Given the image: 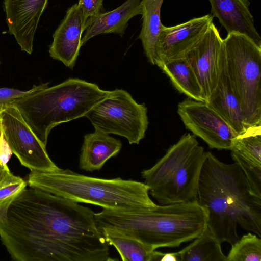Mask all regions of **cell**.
<instances>
[{
  "mask_svg": "<svg viewBox=\"0 0 261 261\" xmlns=\"http://www.w3.org/2000/svg\"><path fill=\"white\" fill-rule=\"evenodd\" d=\"M48 83H42L38 85H34L28 91H21L11 88H0V112L6 108L14 106L15 103L20 99L47 87Z\"/></svg>",
  "mask_w": 261,
  "mask_h": 261,
  "instance_id": "obj_27",
  "label": "cell"
},
{
  "mask_svg": "<svg viewBox=\"0 0 261 261\" xmlns=\"http://www.w3.org/2000/svg\"><path fill=\"white\" fill-rule=\"evenodd\" d=\"M228 261H261V239L249 232L231 245Z\"/></svg>",
  "mask_w": 261,
  "mask_h": 261,
  "instance_id": "obj_24",
  "label": "cell"
},
{
  "mask_svg": "<svg viewBox=\"0 0 261 261\" xmlns=\"http://www.w3.org/2000/svg\"><path fill=\"white\" fill-rule=\"evenodd\" d=\"M164 0H141L142 25L138 36L144 54L152 65L155 64V45L163 25L161 9Z\"/></svg>",
  "mask_w": 261,
  "mask_h": 261,
  "instance_id": "obj_20",
  "label": "cell"
},
{
  "mask_svg": "<svg viewBox=\"0 0 261 261\" xmlns=\"http://www.w3.org/2000/svg\"><path fill=\"white\" fill-rule=\"evenodd\" d=\"M12 152L6 142L1 131L0 136V163L3 166L7 165Z\"/></svg>",
  "mask_w": 261,
  "mask_h": 261,
  "instance_id": "obj_29",
  "label": "cell"
},
{
  "mask_svg": "<svg viewBox=\"0 0 261 261\" xmlns=\"http://www.w3.org/2000/svg\"><path fill=\"white\" fill-rule=\"evenodd\" d=\"M103 0H79L77 5L81 9L85 20L103 12Z\"/></svg>",
  "mask_w": 261,
  "mask_h": 261,
  "instance_id": "obj_28",
  "label": "cell"
},
{
  "mask_svg": "<svg viewBox=\"0 0 261 261\" xmlns=\"http://www.w3.org/2000/svg\"><path fill=\"white\" fill-rule=\"evenodd\" d=\"M231 151L245 160L261 166V125L248 127L234 139Z\"/></svg>",
  "mask_w": 261,
  "mask_h": 261,
  "instance_id": "obj_23",
  "label": "cell"
},
{
  "mask_svg": "<svg viewBox=\"0 0 261 261\" xmlns=\"http://www.w3.org/2000/svg\"><path fill=\"white\" fill-rule=\"evenodd\" d=\"M197 200L205 211L206 225L221 244L239 238V225L261 237V198L254 195L236 163L226 164L206 152Z\"/></svg>",
  "mask_w": 261,
  "mask_h": 261,
  "instance_id": "obj_2",
  "label": "cell"
},
{
  "mask_svg": "<svg viewBox=\"0 0 261 261\" xmlns=\"http://www.w3.org/2000/svg\"><path fill=\"white\" fill-rule=\"evenodd\" d=\"M3 135L12 153L31 171H54L60 169L44 145L24 121L14 106L0 112Z\"/></svg>",
  "mask_w": 261,
  "mask_h": 261,
  "instance_id": "obj_9",
  "label": "cell"
},
{
  "mask_svg": "<svg viewBox=\"0 0 261 261\" xmlns=\"http://www.w3.org/2000/svg\"><path fill=\"white\" fill-rule=\"evenodd\" d=\"M47 3L48 0H4L8 32L21 51L32 54L35 33Z\"/></svg>",
  "mask_w": 261,
  "mask_h": 261,
  "instance_id": "obj_13",
  "label": "cell"
},
{
  "mask_svg": "<svg viewBox=\"0 0 261 261\" xmlns=\"http://www.w3.org/2000/svg\"><path fill=\"white\" fill-rule=\"evenodd\" d=\"M161 261H178L176 253H164Z\"/></svg>",
  "mask_w": 261,
  "mask_h": 261,
  "instance_id": "obj_30",
  "label": "cell"
},
{
  "mask_svg": "<svg viewBox=\"0 0 261 261\" xmlns=\"http://www.w3.org/2000/svg\"><path fill=\"white\" fill-rule=\"evenodd\" d=\"M206 102L238 135L244 133L248 128L244 122L239 101L227 74L225 54L217 85Z\"/></svg>",
  "mask_w": 261,
  "mask_h": 261,
  "instance_id": "obj_16",
  "label": "cell"
},
{
  "mask_svg": "<svg viewBox=\"0 0 261 261\" xmlns=\"http://www.w3.org/2000/svg\"><path fill=\"white\" fill-rule=\"evenodd\" d=\"M221 244L206 226L191 243L176 252L178 261H228Z\"/></svg>",
  "mask_w": 261,
  "mask_h": 261,
  "instance_id": "obj_22",
  "label": "cell"
},
{
  "mask_svg": "<svg viewBox=\"0 0 261 261\" xmlns=\"http://www.w3.org/2000/svg\"><path fill=\"white\" fill-rule=\"evenodd\" d=\"M208 1L211 6V15L218 19L228 34L244 35L261 47V37L249 10V0Z\"/></svg>",
  "mask_w": 261,
  "mask_h": 261,
  "instance_id": "obj_15",
  "label": "cell"
},
{
  "mask_svg": "<svg viewBox=\"0 0 261 261\" xmlns=\"http://www.w3.org/2000/svg\"><path fill=\"white\" fill-rule=\"evenodd\" d=\"M27 183L29 187L103 209L131 210L156 204L150 198L144 182L120 177L99 178L60 168L54 171H31Z\"/></svg>",
  "mask_w": 261,
  "mask_h": 261,
  "instance_id": "obj_4",
  "label": "cell"
},
{
  "mask_svg": "<svg viewBox=\"0 0 261 261\" xmlns=\"http://www.w3.org/2000/svg\"><path fill=\"white\" fill-rule=\"evenodd\" d=\"M109 92L96 84L69 78L19 99L14 106L46 146L48 136L54 127L85 116Z\"/></svg>",
  "mask_w": 261,
  "mask_h": 261,
  "instance_id": "obj_5",
  "label": "cell"
},
{
  "mask_svg": "<svg viewBox=\"0 0 261 261\" xmlns=\"http://www.w3.org/2000/svg\"><path fill=\"white\" fill-rule=\"evenodd\" d=\"M86 27L87 21L81 9L77 4H74L67 10L53 34L49 49L50 57L72 69L79 55L82 35Z\"/></svg>",
  "mask_w": 261,
  "mask_h": 261,
  "instance_id": "obj_14",
  "label": "cell"
},
{
  "mask_svg": "<svg viewBox=\"0 0 261 261\" xmlns=\"http://www.w3.org/2000/svg\"><path fill=\"white\" fill-rule=\"evenodd\" d=\"M225 56L223 39L213 22L186 54L207 102L217 85Z\"/></svg>",
  "mask_w": 261,
  "mask_h": 261,
  "instance_id": "obj_11",
  "label": "cell"
},
{
  "mask_svg": "<svg viewBox=\"0 0 261 261\" xmlns=\"http://www.w3.org/2000/svg\"><path fill=\"white\" fill-rule=\"evenodd\" d=\"M10 171L7 165L3 166L0 163V182Z\"/></svg>",
  "mask_w": 261,
  "mask_h": 261,
  "instance_id": "obj_31",
  "label": "cell"
},
{
  "mask_svg": "<svg viewBox=\"0 0 261 261\" xmlns=\"http://www.w3.org/2000/svg\"><path fill=\"white\" fill-rule=\"evenodd\" d=\"M27 182L10 171L0 182V206L13 200L27 187Z\"/></svg>",
  "mask_w": 261,
  "mask_h": 261,
  "instance_id": "obj_26",
  "label": "cell"
},
{
  "mask_svg": "<svg viewBox=\"0 0 261 261\" xmlns=\"http://www.w3.org/2000/svg\"><path fill=\"white\" fill-rule=\"evenodd\" d=\"M177 113L186 128L211 148L230 150L238 135L206 102L188 98L178 103Z\"/></svg>",
  "mask_w": 261,
  "mask_h": 261,
  "instance_id": "obj_10",
  "label": "cell"
},
{
  "mask_svg": "<svg viewBox=\"0 0 261 261\" xmlns=\"http://www.w3.org/2000/svg\"><path fill=\"white\" fill-rule=\"evenodd\" d=\"M109 245L113 246L123 261L160 260L164 253L152 250L138 240L116 231L98 229Z\"/></svg>",
  "mask_w": 261,
  "mask_h": 261,
  "instance_id": "obj_21",
  "label": "cell"
},
{
  "mask_svg": "<svg viewBox=\"0 0 261 261\" xmlns=\"http://www.w3.org/2000/svg\"><path fill=\"white\" fill-rule=\"evenodd\" d=\"M147 108L123 89L109 91L85 115L97 130L126 138L130 144L144 138L148 120Z\"/></svg>",
  "mask_w": 261,
  "mask_h": 261,
  "instance_id": "obj_8",
  "label": "cell"
},
{
  "mask_svg": "<svg viewBox=\"0 0 261 261\" xmlns=\"http://www.w3.org/2000/svg\"><path fill=\"white\" fill-rule=\"evenodd\" d=\"M223 42L227 74L245 123L261 125V47L237 33L227 34Z\"/></svg>",
  "mask_w": 261,
  "mask_h": 261,
  "instance_id": "obj_7",
  "label": "cell"
},
{
  "mask_svg": "<svg viewBox=\"0 0 261 261\" xmlns=\"http://www.w3.org/2000/svg\"><path fill=\"white\" fill-rule=\"evenodd\" d=\"M211 14L170 27L163 26L155 45V64L185 57L213 22Z\"/></svg>",
  "mask_w": 261,
  "mask_h": 261,
  "instance_id": "obj_12",
  "label": "cell"
},
{
  "mask_svg": "<svg viewBox=\"0 0 261 261\" xmlns=\"http://www.w3.org/2000/svg\"><path fill=\"white\" fill-rule=\"evenodd\" d=\"M231 156L244 173L251 192L261 198V166L245 160L232 151Z\"/></svg>",
  "mask_w": 261,
  "mask_h": 261,
  "instance_id": "obj_25",
  "label": "cell"
},
{
  "mask_svg": "<svg viewBox=\"0 0 261 261\" xmlns=\"http://www.w3.org/2000/svg\"><path fill=\"white\" fill-rule=\"evenodd\" d=\"M141 0H127L116 9L101 13L87 21L81 46L90 38L102 34L114 33L121 37L133 17L142 14Z\"/></svg>",
  "mask_w": 261,
  "mask_h": 261,
  "instance_id": "obj_17",
  "label": "cell"
},
{
  "mask_svg": "<svg viewBox=\"0 0 261 261\" xmlns=\"http://www.w3.org/2000/svg\"><path fill=\"white\" fill-rule=\"evenodd\" d=\"M205 154L194 135H183L153 166L142 171L149 193L161 205L196 200Z\"/></svg>",
  "mask_w": 261,
  "mask_h": 261,
  "instance_id": "obj_6",
  "label": "cell"
},
{
  "mask_svg": "<svg viewBox=\"0 0 261 261\" xmlns=\"http://www.w3.org/2000/svg\"><path fill=\"white\" fill-rule=\"evenodd\" d=\"M94 212L37 188L0 206V239L16 261H110Z\"/></svg>",
  "mask_w": 261,
  "mask_h": 261,
  "instance_id": "obj_1",
  "label": "cell"
},
{
  "mask_svg": "<svg viewBox=\"0 0 261 261\" xmlns=\"http://www.w3.org/2000/svg\"><path fill=\"white\" fill-rule=\"evenodd\" d=\"M1 123H0V136H1Z\"/></svg>",
  "mask_w": 261,
  "mask_h": 261,
  "instance_id": "obj_32",
  "label": "cell"
},
{
  "mask_svg": "<svg viewBox=\"0 0 261 261\" xmlns=\"http://www.w3.org/2000/svg\"><path fill=\"white\" fill-rule=\"evenodd\" d=\"M122 148L119 139L97 130L84 136L79 158L80 168L99 171L105 163L117 155Z\"/></svg>",
  "mask_w": 261,
  "mask_h": 261,
  "instance_id": "obj_18",
  "label": "cell"
},
{
  "mask_svg": "<svg viewBox=\"0 0 261 261\" xmlns=\"http://www.w3.org/2000/svg\"><path fill=\"white\" fill-rule=\"evenodd\" d=\"M94 217L98 229L133 238L152 250L192 241L207 226L206 213L197 200L131 210L103 209Z\"/></svg>",
  "mask_w": 261,
  "mask_h": 261,
  "instance_id": "obj_3",
  "label": "cell"
},
{
  "mask_svg": "<svg viewBox=\"0 0 261 261\" xmlns=\"http://www.w3.org/2000/svg\"><path fill=\"white\" fill-rule=\"evenodd\" d=\"M156 65L179 92L189 98L205 102L198 80L185 57L165 60Z\"/></svg>",
  "mask_w": 261,
  "mask_h": 261,
  "instance_id": "obj_19",
  "label": "cell"
}]
</instances>
